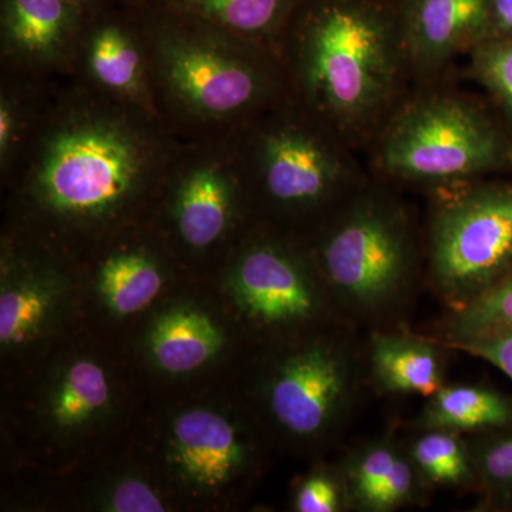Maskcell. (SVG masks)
<instances>
[{
  "mask_svg": "<svg viewBox=\"0 0 512 512\" xmlns=\"http://www.w3.org/2000/svg\"><path fill=\"white\" fill-rule=\"evenodd\" d=\"M443 346L399 332H375L370 338L366 370L382 393L429 397L446 384Z\"/></svg>",
  "mask_w": 512,
  "mask_h": 512,
  "instance_id": "9a60e30c",
  "label": "cell"
},
{
  "mask_svg": "<svg viewBox=\"0 0 512 512\" xmlns=\"http://www.w3.org/2000/svg\"><path fill=\"white\" fill-rule=\"evenodd\" d=\"M156 200L175 241L188 251H210L224 242L252 205L232 134L183 138Z\"/></svg>",
  "mask_w": 512,
  "mask_h": 512,
  "instance_id": "ba28073f",
  "label": "cell"
},
{
  "mask_svg": "<svg viewBox=\"0 0 512 512\" xmlns=\"http://www.w3.org/2000/svg\"><path fill=\"white\" fill-rule=\"evenodd\" d=\"M174 446L185 476L201 487H218L244 463L234 427L208 410H191L175 421Z\"/></svg>",
  "mask_w": 512,
  "mask_h": 512,
  "instance_id": "2e32d148",
  "label": "cell"
},
{
  "mask_svg": "<svg viewBox=\"0 0 512 512\" xmlns=\"http://www.w3.org/2000/svg\"><path fill=\"white\" fill-rule=\"evenodd\" d=\"M446 346L491 363L512 380V330L446 343Z\"/></svg>",
  "mask_w": 512,
  "mask_h": 512,
  "instance_id": "f1b7e54d",
  "label": "cell"
},
{
  "mask_svg": "<svg viewBox=\"0 0 512 512\" xmlns=\"http://www.w3.org/2000/svg\"><path fill=\"white\" fill-rule=\"evenodd\" d=\"M276 56L289 97L357 153L413 87L399 0H303Z\"/></svg>",
  "mask_w": 512,
  "mask_h": 512,
  "instance_id": "7a4b0ae2",
  "label": "cell"
},
{
  "mask_svg": "<svg viewBox=\"0 0 512 512\" xmlns=\"http://www.w3.org/2000/svg\"><path fill=\"white\" fill-rule=\"evenodd\" d=\"M365 156L377 180L429 192L511 168L512 134L493 107L447 79L413 86Z\"/></svg>",
  "mask_w": 512,
  "mask_h": 512,
  "instance_id": "277c9868",
  "label": "cell"
},
{
  "mask_svg": "<svg viewBox=\"0 0 512 512\" xmlns=\"http://www.w3.org/2000/svg\"><path fill=\"white\" fill-rule=\"evenodd\" d=\"M222 346L220 329L204 313L180 309L164 315L151 332V355L168 373H187L207 363Z\"/></svg>",
  "mask_w": 512,
  "mask_h": 512,
  "instance_id": "ffe728a7",
  "label": "cell"
},
{
  "mask_svg": "<svg viewBox=\"0 0 512 512\" xmlns=\"http://www.w3.org/2000/svg\"><path fill=\"white\" fill-rule=\"evenodd\" d=\"M318 265L311 249H298L281 234L255 235L239 251L232 272L238 301L249 318L266 326L315 319L323 308Z\"/></svg>",
  "mask_w": 512,
  "mask_h": 512,
  "instance_id": "30bf717a",
  "label": "cell"
},
{
  "mask_svg": "<svg viewBox=\"0 0 512 512\" xmlns=\"http://www.w3.org/2000/svg\"><path fill=\"white\" fill-rule=\"evenodd\" d=\"M340 468L355 511H397L423 503L430 491L406 444L393 437H379L353 448Z\"/></svg>",
  "mask_w": 512,
  "mask_h": 512,
  "instance_id": "5bb4252c",
  "label": "cell"
},
{
  "mask_svg": "<svg viewBox=\"0 0 512 512\" xmlns=\"http://www.w3.org/2000/svg\"><path fill=\"white\" fill-rule=\"evenodd\" d=\"M511 37L512 0H490L487 30H485L483 42H487V40L511 39Z\"/></svg>",
  "mask_w": 512,
  "mask_h": 512,
  "instance_id": "4dcf8cb0",
  "label": "cell"
},
{
  "mask_svg": "<svg viewBox=\"0 0 512 512\" xmlns=\"http://www.w3.org/2000/svg\"><path fill=\"white\" fill-rule=\"evenodd\" d=\"M252 205L319 227L372 178L359 154L289 97L232 133Z\"/></svg>",
  "mask_w": 512,
  "mask_h": 512,
  "instance_id": "8992f818",
  "label": "cell"
},
{
  "mask_svg": "<svg viewBox=\"0 0 512 512\" xmlns=\"http://www.w3.org/2000/svg\"><path fill=\"white\" fill-rule=\"evenodd\" d=\"M111 510L117 512H163L164 504L143 481L126 480L111 494Z\"/></svg>",
  "mask_w": 512,
  "mask_h": 512,
  "instance_id": "f546056e",
  "label": "cell"
},
{
  "mask_svg": "<svg viewBox=\"0 0 512 512\" xmlns=\"http://www.w3.org/2000/svg\"><path fill=\"white\" fill-rule=\"evenodd\" d=\"M413 86L451 79V69L483 42L490 0H399Z\"/></svg>",
  "mask_w": 512,
  "mask_h": 512,
  "instance_id": "4fadbf2b",
  "label": "cell"
},
{
  "mask_svg": "<svg viewBox=\"0 0 512 512\" xmlns=\"http://www.w3.org/2000/svg\"><path fill=\"white\" fill-rule=\"evenodd\" d=\"M80 6L84 12H94V10L110 8V6L123 5V3L140 2V0H73Z\"/></svg>",
  "mask_w": 512,
  "mask_h": 512,
  "instance_id": "1f68e13d",
  "label": "cell"
},
{
  "mask_svg": "<svg viewBox=\"0 0 512 512\" xmlns=\"http://www.w3.org/2000/svg\"><path fill=\"white\" fill-rule=\"evenodd\" d=\"M157 113L183 138L231 136L289 99L272 50L140 0Z\"/></svg>",
  "mask_w": 512,
  "mask_h": 512,
  "instance_id": "3957f363",
  "label": "cell"
},
{
  "mask_svg": "<svg viewBox=\"0 0 512 512\" xmlns=\"http://www.w3.org/2000/svg\"><path fill=\"white\" fill-rule=\"evenodd\" d=\"M467 56L464 77L487 93L498 119L512 134V37L487 40Z\"/></svg>",
  "mask_w": 512,
  "mask_h": 512,
  "instance_id": "cb8c5ba5",
  "label": "cell"
},
{
  "mask_svg": "<svg viewBox=\"0 0 512 512\" xmlns=\"http://www.w3.org/2000/svg\"><path fill=\"white\" fill-rule=\"evenodd\" d=\"M59 82V80H57ZM57 82H39L0 73V177L5 180L19 163Z\"/></svg>",
  "mask_w": 512,
  "mask_h": 512,
  "instance_id": "d6986e66",
  "label": "cell"
},
{
  "mask_svg": "<svg viewBox=\"0 0 512 512\" xmlns=\"http://www.w3.org/2000/svg\"><path fill=\"white\" fill-rule=\"evenodd\" d=\"M161 286L163 274L156 255L140 245L114 249L101 261L100 292L117 315H133L146 308Z\"/></svg>",
  "mask_w": 512,
  "mask_h": 512,
  "instance_id": "44dd1931",
  "label": "cell"
},
{
  "mask_svg": "<svg viewBox=\"0 0 512 512\" xmlns=\"http://www.w3.org/2000/svg\"><path fill=\"white\" fill-rule=\"evenodd\" d=\"M109 396V382L99 365L89 360L74 363L56 390L53 419L62 427L79 426L100 412Z\"/></svg>",
  "mask_w": 512,
  "mask_h": 512,
  "instance_id": "603a6c76",
  "label": "cell"
},
{
  "mask_svg": "<svg viewBox=\"0 0 512 512\" xmlns=\"http://www.w3.org/2000/svg\"><path fill=\"white\" fill-rule=\"evenodd\" d=\"M272 50L303 0H143Z\"/></svg>",
  "mask_w": 512,
  "mask_h": 512,
  "instance_id": "e0dca14e",
  "label": "cell"
},
{
  "mask_svg": "<svg viewBox=\"0 0 512 512\" xmlns=\"http://www.w3.org/2000/svg\"><path fill=\"white\" fill-rule=\"evenodd\" d=\"M84 19L73 0H0V73L70 79Z\"/></svg>",
  "mask_w": 512,
  "mask_h": 512,
  "instance_id": "7c38bea8",
  "label": "cell"
},
{
  "mask_svg": "<svg viewBox=\"0 0 512 512\" xmlns=\"http://www.w3.org/2000/svg\"><path fill=\"white\" fill-rule=\"evenodd\" d=\"M429 192L427 275L456 311L512 272V184L483 178Z\"/></svg>",
  "mask_w": 512,
  "mask_h": 512,
  "instance_id": "52a82bcc",
  "label": "cell"
},
{
  "mask_svg": "<svg viewBox=\"0 0 512 512\" xmlns=\"http://www.w3.org/2000/svg\"><path fill=\"white\" fill-rule=\"evenodd\" d=\"M299 512H342L352 510L349 487L342 468L315 471L299 485L295 495Z\"/></svg>",
  "mask_w": 512,
  "mask_h": 512,
  "instance_id": "83f0119b",
  "label": "cell"
},
{
  "mask_svg": "<svg viewBox=\"0 0 512 512\" xmlns=\"http://www.w3.org/2000/svg\"><path fill=\"white\" fill-rule=\"evenodd\" d=\"M72 79L100 96L158 116L140 2L86 13Z\"/></svg>",
  "mask_w": 512,
  "mask_h": 512,
  "instance_id": "8fae6325",
  "label": "cell"
},
{
  "mask_svg": "<svg viewBox=\"0 0 512 512\" xmlns=\"http://www.w3.org/2000/svg\"><path fill=\"white\" fill-rule=\"evenodd\" d=\"M512 330V272L463 308L451 311L444 326L446 343Z\"/></svg>",
  "mask_w": 512,
  "mask_h": 512,
  "instance_id": "d4e9b609",
  "label": "cell"
},
{
  "mask_svg": "<svg viewBox=\"0 0 512 512\" xmlns=\"http://www.w3.org/2000/svg\"><path fill=\"white\" fill-rule=\"evenodd\" d=\"M181 140L157 114L70 77L53 86L28 148L2 181L39 222L110 229L154 201Z\"/></svg>",
  "mask_w": 512,
  "mask_h": 512,
  "instance_id": "6da1fadb",
  "label": "cell"
},
{
  "mask_svg": "<svg viewBox=\"0 0 512 512\" xmlns=\"http://www.w3.org/2000/svg\"><path fill=\"white\" fill-rule=\"evenodd\" d=\"M468 441L476 464L477 487L495 501L512 503V431H493Z\"/></svg>",
  "mask_w": 512,
  "mask_h": 512,
  "instance_id": "4316f807",
  "label": "cell"
},
{
  "mask_svg": "<svg viewBox=\"0 0 512 512\" xmlns=\"http://www.w3.org/2000/svg\"><path fill=\"white\" fill-rule=\"evenodd\" d=\"M37 284H20L0 296V340L18 345L35 335L49 313V295Z\"/></svg>",
  "mask_w": 512,
  "mask_h": 512,
  "instance_id": "484cf974",
  "label": "cell"
},
{
  "mask_svg": "<svg viewBox=\"0 0 512 512\" xmlns=\"http://www.w3.org/2000/svg\"><path fill=\"white\" fill-rule=\"evenodd\" d=\"M512 400L503 393L470 384H444L427 399L417 430L439 429L464 434H484L510 429Z\"/></svg>",
  "mask_w": 512,
  "mask_h": 512,
  "instance_id": "ac0fdd59",
  "label": "cell"
},
{
  "mask_svg": "<svg viewBox=\"0 0 512 512\" xmlns=\"http://www.w3.org/2000/svg\"><path fill=\"white\" fill-rule=\"evenodd\" d=\"M365 370L349 338L303 346L276 367L268 387L269 410L296 439L326 436L349 420Z\"/></svg>",
  "mask_w": 512,
  "mask_h": 512,
  "instance_id": "9c48e42d",
  "label": "cell"
},
{
  "mask_svg": "<svg viewBox=\"0 0 512 512\" xmlns=\"http://www.w3.org/2000/svg\"><path fill=\"white\" fill-rule=\"evenodd\" d=\"M308 247L330 295L356 322H383L402 311L424 258L406 202L373 175L313 229Z\"/></svg>",
  "mask_w": 512,
  "mask_h": 512,
  "instance_id": "5b68a950",
  "label": "cell"
},
{
  "mask_svg": "<svg viewBox=\"0 0 512 512\" xmlns=\"http://www.w3.org/2000/svg\"><path fill=\"white\" fill-rule=\"evenodd\" d=\"M407 453L430 490L477 487L470 441L464 434L439 429L417 430L406 444Z\"/></svg>",
  "mask_w": 512,
  "mask_h": 512,
  "instance_id": "7402d4cb",
  "label": "cell"
}]
</instances>
